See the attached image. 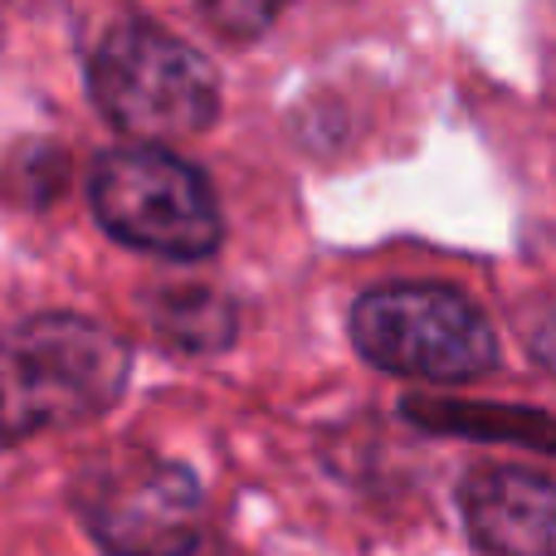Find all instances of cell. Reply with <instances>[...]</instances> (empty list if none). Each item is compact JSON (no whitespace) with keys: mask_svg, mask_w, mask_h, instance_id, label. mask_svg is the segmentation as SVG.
<instances>
[{"mask_svg":"<svg viewBox=\"0 0 556 556\" xmlns=\"http://www.w3.org/2000/svg\"><path fill=\"white\" fill-rule=\"evenodd\" d=\"M464 532L489 556H556V479L479 464L459 483Z\"/></svg>","mask_w":556,"mask_h":556,"instance_id":"6","label":"cell"},{"mask_svg":"<svg viewBox=\"0 0 556 556\" xmlns=\"http://www.w3.org/2000/svg\"><path fill=\"white\" fill-rule=\"evenodd\" d=\"M176 556H240V552H235L230 542H220V538H211V532H201L191 547H181Z\"/></svg>","mask_w":556,"mask_h":556,"instance_id":"11","label":"cell"},{"mask_svg":"<svg viewBox=\"0 0 556 556\" xmlns=\"http://www.w3.org/2000/svg\"><path fill=\"white\" fill-rule=\"evenodd\" d=\"M405 415L444 434H508L528 450H556V420L538 410H498V405H464V401H420L410 395Z\"/></svg>","mask_w":556,"mask_h":556,"instance_id":"8","label":"cell"},{"mask_svg":"<svg viewBox=\"0 0 556 556\" xmlns=\"http://www.w3.org/2000/svg\"><path fill=\"white\" fill-rule=\"evenodd\" d=\"M93 215L117 244L162 260H211L225 240V215L211 181L166 147H117L88 176Z\"/></svg>","mask_w":556,"mask_h":556,"instance_id":"4","label":"cell"},{"mask_svg":"<svg viewBox=\"0 0 556 556\" xmlns=\"http://www.w3.org/2000/svg\"><path fill=\"white\" fill-rule=\"evenodd\" d=\"M74 513L113 556H176L201 538L195 473L152 450H117L74 473Z\"/></svg>","mask_w":556,"mask_h":556,"instance_id":"5","label":"cell"},{"mask_svg":"<svg viewBox=\"0 0 556 556\" xmlns=\"http://www.w3.org/2000/svg\"><path fill=\"white\" fill-rule=\"evenodd\" d=\"M88 93L117 132L147 147L186 142L220 113V78L195 45L152 20H123L88 59Z\"/></svg>","mask_w":556,"mask_h":556,"instance_id":"2","label":"cell"},{"mask_svg":"<svg viewBox=\"0 0 556 556\" xmlns=\"http://www.w3.org/2000/svg\"><path fill=\"white\" fill-rule=\"evenodd\" d=\"M346 332L371 366L415 381L459 386L498 366V332L483 307L444 283L366 288L346 313Z\"/></svg>","mask_w":556,"mask_h":556,"instance_id":"3","label":"cell"},{"mask_svg":"<svg viewBox=\"0 0 556 556\" xmlns=\"http://www.w3.org/2000/svg\"><path fill=\"white\" fill-rule=\"evenodd\" d=\"M528 352L538 366H547V371L556 376V303L542 313V323L528 332Z\"/></svg>","mask_w":556,"mask_h":556,"instance_id":"10","label":"cell"},{"mask_svg":"<svg viewBox=\"0 0 556 556\" xmlns=\"http://www.w3.org/2000/svg\"><path fill=\"white\" fill-rule=\"evenodd\" d=\"M288 0H205V20L220 39H260Z\"/></svg>","mask_w":556,"mask_h":556,"instance_id":"9","label":"cell"},{"mask_svg":"<svg viewBox=\"0 0 556 556\" xmlns=\"http://www.w3.org/2000/svg\"><path fill=\"white\" fill-rule=\"evenodd\" d=\"M152 327L176 352L211 356L235 342V303L225 293H215V288L176 283L152 298Z\"/></svg>","mask_w":556,"mask_h":556,"instance_id":"7","label":"cell"},{"mask_svg":"<svg viewBox=\"0 0 556 556\" xmlns=\"http://www.w3.org/2000/svg\"><path fill=\"white\" fill-rule=\"evenodd\" d=\"M132 371L123 337L78 313H39L5 342V440L74 430L117 405Z\"/></svg>","mask_w":556,"mask_h":556,"instance_id":"1","label":"cell"}]
</instances>
